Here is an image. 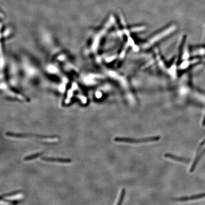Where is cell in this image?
Returning a JSON list of instances; mask_svg holds the SVG:
<instances>
[{"instance_id":"cell-1","label":"cell","mask_w":205,"mask_h":205,"mask_svg":"<svg viewBox=\"0 0 205 205\" xmlns=\"http://www.w3.org/2000/svg\"><path fill=\"white\" fill-rule=\"evenodd\" d=\"M161 139V136L159 135L149 137L146 138H125V137H115L114 141L118 143H149V142H156Z\"/></svg>"},{"instance_id":"cell-6","label":"cell","mask_w":205,"mask_h":205,"mask_svg":"<svg viewBox=\"0 0 205 205\" xmlns=\"http://www.w3.org/2000/svg\"><path fill=\"white\" fill-rule=\"evenodd\" d=\"M125 194H126V190H125V188H122V190L121 191V194H120L119 199H118L117 203V205H121L122 204L124 199H125Z\"/></svg>"},{"instance_id":"cell-5","label":"cell","mask_w":205,"mask_h":205,"mask_svg":"<svg viewBox=\"0 0 205 205\" xmlns=\"http://www.w3.org/2000/svg\"><path fill=\"white\" fill-rule=\"evenodd\" d=\"M205 196V194H200L191 196L189 197H180V198H177L176 200L177 201H188V200L198 199L200 198H203Z\"/></svg>"},{"instance_id":"cell-2","label":"cell","mask_w":205,"mask_h":205,"mask_svg":"<svg viewBox=\"0 0 205 205\" xmlns=\"http://www.w3.org/2000/svg\"><path fill=\"white\" fill-rule=\"evenodd\" d=\"M6 135L11 137H14L18 138H35L42 139L45 141L48 142H57L59 140V138L54 136H46L43 135L33 134H21V133H16L12 132H6Z\"/></svg>"},{"instance_id":"cell-4","label":"cell","mask_w":205,"mask_h":205,"mask_svg":"<svg viewBox=\"0 0 205 205\" xmlns=\"http://www.w3.org/2000/svg\"><path fill=\"white\" fill-rule=\"evenodd\" d=\"M164 157L165 158H167L171 159L174 161L180 162H185V163L189 162L191 161L189 159L186 158H184V157H179L177 155L173 154H170V153H166V154H165Z\"/></svg>"},{"instance_id":"cell-3","label":"cell","mask_w":205,"mask_h":205,"mask_svg":"<svg viewBox=\"0 0 205 205\" xmlns=\"http://www.w3.org/2000/svg\"><path fill=\"white\" fill-rule=\"evenodd\" d=\"M42 161L49 162H58L61 163H70L71 162L70 159L62 158H53V157H42Z\"/></svg>"},{"instance_id":"cell-7","label":"cell","mask_w":205,"mask_h":205,"mask_svg":"<svg viewBox=\"0 0 205 205\" xmlns=\"http://www.w3.org/2000/svg\"><path fill=\"white\" fill-rule=\"evenodd\" d=\"M41 154H42V153H37V154H33L31 155L26 156L24 158V161H28L32 160V159L37 158L39 156H41Z\"/></svg>"}]
</instances>
